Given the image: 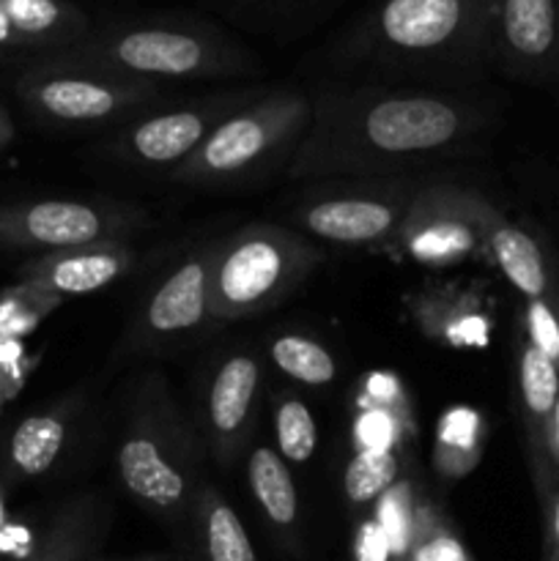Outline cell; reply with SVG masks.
I'll return each instance as SVG.
<instances>
[{"label": "cell", "mask_w": 559, "mask_h": 561, "mask_svg": "<svg viewBox=\"0 0 559 561\" xmlns=\"http://www.w3.org/2000/svg\"><path fill=\"white\" fill-rule=\"evenodd\" d=\"M11 49H25V47H22L20 36H16L14 25H11L5 9L0 5V53H11Z\"/></svg>", "instance_id": "31"}, {"label": "cell", "mask_w": 559, "mask_h": 561, "mask_svg": "<svg viewBox=\"0 0 559 561\" xmlns=\"http://www.w3.org/2000/svg\"><path fill=\"white\" fill-rule=\"evenodd\" d=\"M312 118V96L296 88L261 93L225 118L168 179L184 186H233L288 168Z\"/></svg>", "instance_id": "5"}, {"label": "cell", "mask_w": 559, "mask_h": 561, "mask_svg": "<svg viewBox=\"0 0 559 561\" xmlns=\"http://www.w3.org/2000/svg\"><path fill=\"white\" fill-rule=\"evenodd\" d=\"M58 305L60 299L27 288V285L16 283L14 288H5L0 294V337L20 340Z\"/></svg>", "instance_id": "27"}, {"label": "cell", "mask_w": 559, "mask_h": 561, "mask_svg": "<svg viewBox=\"0 0 559 561\" xmlns=\"http://www.w3.org/2000/svg\"><path fill=\"white\" fill-rule=\"evenodd\" d=\"M540 561H559V488L548 507L543 510V557Z\"/></svg>", "instance_id": "30"}, {"label": "cell", "mask_w": 559, "mask_h": 561, "mask_svg": "<svg viewBox=\"0 0 559 561\" xmlns=\"http://www.w3.org/2000/svg\"><path fill=\"white\" fill-rule=\"evenodd\" d=\"M137 266V252L129 241L75 247V250L42 252L16 268V283L33 290L69 299L110 288Z\"/></svg>", "instance_id": "15"}, {"label": "cell", "mask_w": 559, "mask_h": 561, "mask_svg": "<svg viewBox=\"0 0 559 561\" xmlns=\"http://www.w3.org/2000/svg\"><path fill=\"white\" fill-rule=\"evenodd\" d=\"M186 531H190L195 561H258L239 513L208 480L197 485Z\"/></svg>", "instance_id": "22"}, {"label": "cell", "mask_w": 559, "mask_h": 561, "mask_svg": "<svg viewBox=\"0 0 559 561\" xmlns=\"http://www.w3.org/2000/svg\"><path fill=\"white\" fill-rule=\"evenodd\" d=\"M53 55L153 85L225 80L255 71L252 55L230 42L225 33L184 20L126 22L91 31L69 49Z\"/></svg>", "instance_id": "4"}, {"label": "cell", "mask_w": 559, "mask_h": 561, "mask_svg": "<svg viewBox=\"0 0 559 561\" xmlns=\"http://www.w3.org/2000/svg\"><path fill=\"white\" fill-rule=\"evenodd\" d=\"M247 485L283 548L299 551V491L283 455L266 444H252L247 449Z\"/></svg>", "instance_id": "21"}, {"label": "cell", "mask_w": 559, "mask_h": 561, "mask_svg": "<svg viewBox=\"0 0 559 561\" xmlns=\"http://www.w3.org/2000/svg\"><path fill=\"white\" fill-rule=\"evenodd\" d=\"M486 420L471 405H455L442 414L433 438V469L442 480L458 482L480 466Z\"/></svg>", "instance_id": "23"}, {"label": "cell", "mask_w": 559, "mask_h": 561, "mask_svg": "<svg viewBox=\"0 0 559 561\" xmlns=\"http://www.w3.org/2000/svg\"><path fill=\"white\" fill-rule=\"evenodd\" d=\"M219 241L195 247L162 283L148 294L137 310L129 332L124 334L121 354H157L212 321V272Z\"/></svg>", "instance_id": "12"}, {"label": "cell", "mask_w": 559, "mask_h": 561, "mask_svg": "<svg viewBox=\"0 0 559 561\" xmlns=\"http://www.w3.org/2000/svg\"><path fill=\"white\" fill-rule=\"evenodd\" d=\"M96 561H124V559H96Z\"/></svg>", "instance_id": "36"}, {"label": "cell", "mask_w": 559, "mask_h": 561, "mask_svg": "<svg viewBox=\"0 0 559 561\" xmlns=\"http://www.w3.org/2000/svg\"><path fill=\"white\" fill-rule=\"evenodd\" d=\"M266 354L274 370L283 373L290 381L301 383V387H329L340 373L332 351L318 340L307 337V334H277L269 343Z\"/></svg>", "instance_id": "24"}, {"label": "cell", "mask_w": 559, "mask_h": 561, "mask_svg": "<svg viewBox=\"0 0 559 561\" xmlns=\"http://www.w3.org/2000/svg\"><path fill=\"white\" fill-rule=\"evenodd\" d=\"M132 561H184V559H175V557H162V553H151V557H140V559H132Z\"/></svg>", "instance_id": "35"}, {"label": "cell", "mask_w": 559, "mask_h": 561, "mask_svg": "<svg viewBox=\"0 0 559 561\" xmlns=\"http://www.w3.org/2000/svg\"><path fill=\"white\" fill-rule=\"evenodd\" d=\"M110 504L102 493H80L49 518L27 561H96L110 531Z\"/></svg>", "instance_id": "19"}, {"label": "cell", "mask_w": 559, "mask_h": 561, "mask_svg": "<svg viewBox=\"0 0 559 561\" xmlns=\"http://www.w3.org/2000/svg\"><path fill=\"white\" fill-rule=\"evenodd\" d=\"M321 263V250L288 225L250 222L219 239L212 272L214 327L274 310Z\"/></svg>", "instance_id": "6"}, {"label": "cell", "mask_w": 559, "mask_h": 561, "mask_svg": "<svg viewBox=\"0 0 559 561\" xmlns=\"http://www.w3.org/2000/svg\"><path fill=\"white\" fill-rule=\"evenodd\" d=\"M524 337L559 370V296L551 299H526Z\"/></svg>", "instance_id": "28"}, {"label": "cell", "mask_w": 559, "mask_h": 561, "mask_svg": "<svg viewBox=\"0 0 559 561\" xmlns=\"http://www.w3.org/2000/svg\"><path fill=\"white\" fill-rule=\"evenodd\" d=\"M5 524H9V496H5V485L0 480V531L5 529Z\"/></svg>", "instance_id": "34"}, {"label": "cell", "mask_w": 559, "mask_h": 561, "mask_svg": "<svg viewBox=\"0 0 559 561\" xmlns=\"http://www.w3.org/2000/svg\"><path fill=\"white\" fill-rule=\"evenodd\" d=\"M263 91H223L179 104V107H153L115 129L113 137L102 146V153L132 168L170 173L184 159H190L225 118H230L236 110L250 104Z\"/></svg>", "instance_id": "11"}, {"label": "cell", "mask_w": 559, "mask_h": 561, "mask_svg": "<svg viewBox=\"0 0 559 561\" xmlns=\"http://www.w3.org/2000/svg\"><path fill=\"white\" fill-rule=\"evenodd\" d=\"M409 318L422 337L444 348H486L491 340V316L486 301L469 285H425L409 296Z\"/></svg>", "instance_id": "17"}, {"label": "cell", "mask_w": 559, "mask_h": 561, "mask_svg": "<svg viewBox=\"0 0 559 561\" xmlns=\"http://www.w3.org/2000/svg\"><path fill=\"white\" fill-rule=\"evenodd\" d=\"M362 400L367 403V409L381 411L384 416L395 422L400 431H409L411 427V405L409 398H406L403 387L398 383L395 376H384V373H376L365 381V392H362Z\"/></svg>", "instance_id": "29"}, {"label": "cell", "mask_w": 559, "mask_h": 561, "mask_svg": "<svg viewBox=\"0 0 559 561\" xmlns=\"http://www.w3.org/2000/svg\"><path fill=\"white\" fill-rule=\"evenodd\" d=\"M146 225L135 206L110 201H22L0 206V247L58 252L102 241H129Z\"/></svg>", "instance_id": "10"}, {"label": "cell", "mask_w": 559, "mask_h": 561, "mask_svg": "<svg viewBox=\"0 0 559 561\" xmlns=\"http://www.w3.org/2000/svg\"><path fill=\"white\" fill-rule=\"evenodd\" d=\"M491 64L515 80L559 82V0H497Z\"/></svg>", "instance_id": "14"}, {"label": "cell", "mask_w": 559, "mask_h": 561, "mask_svg": "<svg viewBox=\"0 0 559 561\" xmlns=\"http://www.w3.org/2000/svg\"><path fill=\"white\" fill-rule=\"evenodd\" d=\"M16 96L33 118L60 129H121L159 107L162 85L110 75L47 55L16 80Z\"/></svg>", "instance_id": "7"}, {"label": "cell", "mask_w": 559, "mask_h": 561, "mask_svg": "<svg viewBox=\"0 0 559 561\" xmlns=\"http://www.w3.org/2000/svg\"><path fill=\"white\" fill-rule=\"evenodd\" d=\"M515 367H518V411L521 427H524L526 466H529L540 510H546L559 488L551 469V455H548V433H551L554 405L559 398V370L526 337L518 345Z\"/></svg>", "instance_id": "16"}, {"label": "cell", "mask_w": 559, "mask_h": 561, "mask_svg": "<svg viewBox=\"0 0 559 561\" xmlns=\"http://www.w3.org/2000/svg\"><path fill=\"white\" fill-rule=\"evenodd\" d=\"M14 137H16L14 121H11L9 110L0 104V151H5V148L11 146V142H14Z\"/></svg>", "instance_id": "33"}, {"label": "cell", "mask_w": 559, "mask_h": 561, "mask_svg": "<svg viewBox=\"0 0 559 561\" xmlns=\"http://www.w3.org/2000/svg\"><path fill=\"white\" fill-rule=\"evenodd\" d=\"M493 208L480 192L425 181L389 247L422 266L488 261L486 228Z\"/></svg>", "instance_id": "9"}, {"label": "cell", "mask_w": 559, "mask_h": 561, "mask_svg": "<svg viewBox=\"0 0 559 561\" xmlns=\"http://www.w3.org/2000/svg\"><path fill=\"white\" fill-rule=\"evenodd\" d=\"M425 179L321 181L290 206L288 228L343 247H389Z\"/></svg>", "instance_id": "8"}, {"label": "cell", "mask_w": 559, "mask_h": 561, "mask_svg": "<svg viewBox=\"0 0 559 561\" xmlns=\"http://www.w3.org/2000/svg\"><path fill=\"white\" fill-rule=\"evenodd\" d=\"M548 455H551V469H554V477H557V482H559V398H557V405H554L551 433H548Z\"/></svg>", "instance_id": "32"}, {"label": "cell", "mask_w": 559, "mask_h": 561, "mask_svg": "<svg viewBox=\"0 0 559 561\" xmlns=\"http://www.w3.org/2000/svg\"><path fill=\"white\" fill-rule=\"evenodd\" d=\"M75 427V409L69 403L27 414L16 422L0 449V469L11 482L44 477L64 455Z\"/></svg>", "instance_id": "18"}, {"label": "cell", "mask_w": 559, "mask_h": 561, "mask_svg": "<svg viewBox=\"0 0 559 561\" xmlns=\"http://www.w3.org/2000/svg\"><path fill=\"white\" fill-rule=\"evenodd\" d=\"M400 458L387 447H362L349 460L343 474V496L349 507L367 510L398 485Z\"/></svg>", "instance_id": "25"}, {"label": "cell", "mask_w": 559, "mask_h": 561, "mask_svg": "<svg viewBox=\"0 0 559 561\" xmlns=\"http://www.w3.org/2000/svg\"><path fill=\"white\" fill-rule=\"evenodd\" d=\"M486 241L488 261L524 296V301L559 296V283L543 247L524 228L510 222L499 208H493L491 217H488Z\"/></svg>", "instance_id": "20"}, {"label": "cell", "mask_w": 559, "mask_h": 561, "mask_svg": "<svg viewBox=\"0 0 559 561\" xmlns=\"http://www.w3.org/2000/svg\"><path fill=\"white\" fill-rule=\"evenodd\" d=\"M266 365L252 348H233L217 362L203 389L201 438L206 455L230 469L252 447Z\"/></svg>", "instance_id": "13"}, {"label": "cell", "mask_w": 559, "mask_h": 561, "mask_svg": "<svg viewBox=\"0 0 559 561\" xmlns=\"http://www.w3.org/2000/svg\"><path fill=\"white\" fill-rule=\"evenodd\" d=\"M206 458L201 431L190 425L159 373L137 383L129 416L115 449V469L124 491L153 518L173 529L190 520L192 499L203 482Z\"/></svg>", "instance_id": "3"}, {"label": "cell", "mask_w": 559, "mask_h": 561, "mask_svg": "<svg viewBox=\"0 0 559 561\" xmlns=\"http://www.w3.org/2000/svg\"><path fill=\"white\" fill-rule=\"evenodd\" d=\"M497 0H378L349 55L384 75L471 77L491 64Z\"/></svg>", "instance_id": "2"}, {"label": "cell", "mask_w": 559, "mask_h": 561, "mask_svg": "<svg viewBox=\"0 0 559 561\" xmlns=\"http://www.w3.org/2000/svg\"><path fill=\"white\" fill-rule=\"evenodd\" d=\"M486 104L436 88L362 85L312 96L290 181L400 179L469 148L486 131Z\"/></svg>", "instance_id": "1"}, {"label": "cell", "mask_w": 559, "mask_h": 561, "mask_svg": "<svg viewBox=\"0 0 559 561\" xmlns=\"http://www.w3.org/2000/svg\"><path fill=\"white\" fill-rule=\"evenodd\" d=\"M272 425L277 453L283 455L285 463L305 466L316 455L318 447V425L312 420V411L307 409L305 400L285 389L272 392Z\"/></svg>", "instance_id": "26"}]
</instances>
